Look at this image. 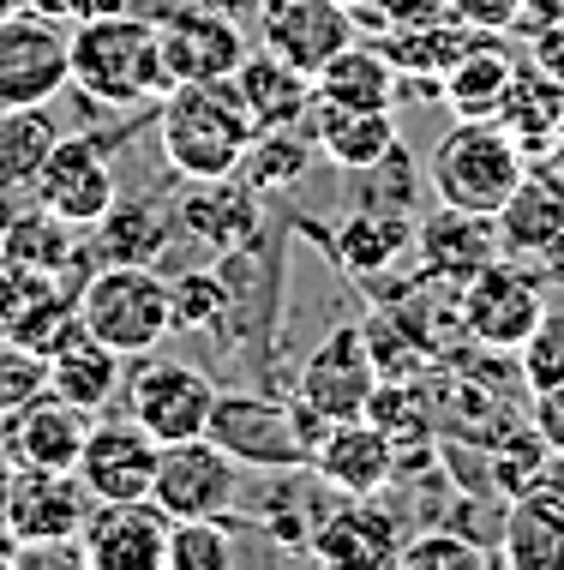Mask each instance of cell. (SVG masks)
<instances>
[{
    "mask_svg": "<svg viewBox=\"0 0 564 570\" xmlns=\"http://www.w3.org/2000/svg\"><path fill=\"white\" fill-rule=\"evenodd\" d=\"M343 7H355V12H360V7H367V0H343Z\"/></svg>",
    "mask_w": 564,
    "mask_h": 570,
    "instance_id": "obj_48",
    "label": "cell"
},
{
    "mask_svg": "<svg viewBox=\"0 0 564 570\" xmlns=\"http://www.w3.org/2000/svg\"><path fill=\"white\" fill-rule=\"evenodd\" d=\"M24 7V0H0V19H7V12H19Z\"/></svg>",
    "mask_w": 564,
    "mask_h": 570,
    "instance_id": "obj_47",
    "label": "cell"
},
{
    "mask_svg": "<svg viewBox=\"0 0 564 570\" xmlns=\"http://www.w3.org/2000/svg\"><path fill=\"white\" fill-rule=\"evenodd\" d=\"M60 127L49 120V102H24V109H7L0 102V187H30L37 168L49 163Z\"/></svg>",
    "mask_w": 564,
    "mask_h": 570,
    "instance_id": "obj_35",
    "label": "cell"
},
{
    "mask_svg": "<svg viewBox=\"0 0 564 570\" xmlns=\"http://www.w3.org/2000/svg\"><path fill=\"white\" fill-rule=\"evenodd\" d=\"M373 391H378V361L367 348V331H355V325L330 331L325 343L307 354V366H300V379H295V396L307 409H318L325 421H355V414H367Z\"/></svg>",
    "mask_w": 564,
    "mask_h": 570,
    "instance_id": "obj_12",
    "label": "cell"
},
{
    "mask_svg": "<svg viewBox=\"0 0 564 570\" xmlns=\"http://www.w3.org/2000/svg\"><path fill=\"white\" fill-rule=\"evenodd\" d=\"M313 97L343 102V109H396V97H403V72L390 67V55L378 49V42L355 37L313 72Z\"/></svg>",
    "mask_w": 564,
    "mask_h": 570,
    "instance_id": "obj_29",
    "label": "cell"
},
{
    "mask_svg": "<svg viewBox=\"0 0 564 570\" xmlns=\"http://www.w3.org/2000/svg\"><path fill=\"white\" fill-rule=\"evenodd\" d=\"M7 481H12V462H0V522H7Z\"/></svg>",
    "mask_w": 564,
    "mask_h": 570,
    "instance_id": "obj_46",
    "label": "cell"
},
{
    "mask_svg": "<svg viewBox=\"0 0 564 570\" xmlns=\"http://www.w3.org/2000/svg\"><path fill=\"white\" fill-rule=\"evenodd\" d=\"M85 235H90V258H97V265H157V258L169 253V240L180 235V223H175L169 205L115 198V205L102 210V223L85 228Z\"/></svg>",
    "mask_w": 564,
    "mask_h": 570,
    "instance_id": "obj_25",
    "label": "cell"
},
{
    "mask_svg": "<svg viewBox=\"0 0 564 570\" xmlns=\"http://www.w3.org/2000/svg\"><path fill=\"white\" fill-rule=\"evenodd\" d=\"M169 511L157 499H102L79 522L85 570H162L169 552Z\"/></svg>",
    "mask_w": 564,
    "mask_h": 570,
    "instance_id": "obj_10",
    "label": "cell"
},
{
    "mask_svg": "<svg viewBox=\"0 0 564 570\" xmlns=\"http://www.w3.org/2000/svg\"><path fill=\"white\" fill-rule=\"evenodd\" d=\"M180 235L217 246V253H240L258 235V193L247 187V175H217V180H187L175 205Z\"/></svg>",
    "mask_w": 564,
    "mask_h": 570,
    "instance_id": "obj_21",
    "label": "cell"
},
{
    "mask_svg": "<svg viewBox=\"0 0 564 570\" xmlns=\"http://www.w3.org/2000/svg\"><path fill=\"white\" fill-rule=\"evenodd\" d=\"M0 253L19 258V265H37L72 283V276H90V253H85V228L60 223L55 210L30 205V210H7L0 217Z\"/></svg>",
    "mask_w": 564,
    "mask_h": 570,
    "instance_id": "obj_28",
    "label": "cell"
},
{
    "mask_svg": "<svg viewBox=\"0 0 564 570\" xmlns=\"http://www.w3.org/2000/svg\"><path fill=\"white\" fill-rule=\"evenodd\" d=\"M72 85V30L55 24L49 12L19 7L0 19V102H55Z\"/></svg>",
    "mask_w": 564,
    "mask_h": 570,
    "instance_id": "obj_7",
    "label": "cell"
},
{
    "mask_svg": "<svg viewBox=\"0 0 564 570\" xmlns=\"http://www.w3.org/2000/svg\"><path fill=\"white\" fill-rule=\"evenodd\" d=\"M528 67L546 72L553 85H564V19H546L528 30Z\"/></svg>",
    "mask_w": 564,
    "mask_h": 570,
    "instance_id": "obj_43",
    "label": "cell"
},
{
    "mask_svg": "<svg viewBox=\"0 0 564 570\" xmlns=\"http://www.w3.org/2000/svg\"><path fill=\"white\" fill-rule=\"evenodd\" d=\"M120 391H127V414L157 444L198 439L210 426V409H217V384H210L205 366L157 361V354H145V366H132Z\"/></svg>",
    "mask_w": 564,
    "mask_h": 570,
    "instance_id": "obj_8",
    "label": "cell"
},
{
    "mask_svg": "<svg viewBox=\"0 0 564 570\" xmlns=\"http://www.w3.org/2000/svg\"><path fill=\"white\" fill-rule=\"evenodd\" d=\"M258 120L247 115L235 79H198V85H175L157 109V138H162V163L180 180H217V175H240L247 163Z\"/></svg>",
    "mask_w": 564,
    "mask_h": 570,
    "instance_id": "obj_1",
    "label": "cell"
},
{
    "mask_svg": "<svg viewBox=\"0 0 564 570\" xmlns=\"http://www.w3.org/2000/svg\"><path fill=\"white\" fill-rule=\"evenodd\" d=\"M162 37V72L175 85H198V79H235V67L247 60V30H240L228 12L210 7H180L157 24Z\"/></svg>",
    "mask_w": 564,
    "mask_h": 570,
    "instance_id": "obj_16",
    "label": "cell"
},
{
    "mask_svg": "<svg viewBox=\"0 0 564 570\" xmlns=\"http://www.w3.org/2000/svg\"><path fill=\"white\" fill-rule=\"evenodd\" d=\"M498 258V223L481 210L438 205L426 223H415V265L426 283H456L463 288L481 265Z\"/></svg>",
    "mask_w": 564,
    "mask_h": 570,
    "instance_id": "obj_20",
    "label": "cell"
},
{
    "mask_svg": "<svg viewBox=\"0 0 564 570\" xmlns=\"http://www.w3.org/2000/svg\"><path fill=\"white\" fill-rule=\"evenodd\" d=\"M79 325L102 336L115 354L139 361L162 336H175L169 276H157V265H90L79 283Z\"/></svg>",
    "mask_w": 564,
    "mask_h": 570,
    "instance_id": "obj_3",
    "label": "cell"
},
{
    "mask_svg": "<svg viewBox=\"0 0 564 570\" xmlns=\"http://www.w3.org/2000/svg\"><path fill=\"white\" fill-rule=\"evenodd\" d=\"M396 469H403L396 439L378 421H367V414H355V421H330V433L318 439V451H313L318 487L343 492V499H373V492H385L396 481Z\"/></svg>",
    "mask_w": 564,
    "mask_h": 570,
    "instance_id": "obj_19",
    "label": "cell"
},
{
    "mask_svg": "<svg viewBox=\"0 0 564 570\" xmlns=\"http://www.w3.org/2000/svg\"><path fill=\"white\" fill-rule=\"evenodd\" d=\"M157 451H162V444L150 439L132 414H120V421H102V414H97L72 469H79L90 504H102V499H150V481H157Z\"/></svg>",
    "mask_w": 564,
    "mask_h": 570,
    "instance_id": "obj_15",
    "label": "cell"
},
{
    "mask_svg": "<svg viewBox=\"0 0 564 570\" xmlns=\"http://www.w3.org/2000/svg\"><path fill=\"white\" fill-rule=\"evenodd\" d=\"M528 175V150L486 120H456V127L438 138L433 163H426V187L438 193V205L456 210H481V217H498V205L516 193V180Z\"/></svg>",
    "mask_w": 564,
    "mask_h": 570,
    "instance_id": "obj_4",
    "label": "cell"
},
{
    "mask_svg": "<svg viewBox=\"0 0 564 570\" xmlns=\"http://www.w3.org/2000/svg\"><path fill=\"white\" fill-rule=\"evenodd\" d=\"M498 559L511 570H564V492L528 487L505 511Z\"/></svg>",
    "mask_w": 564,
    "mask_h": 570,
    "instance_id": "obj_31",
    "label": "cell"
},
{
    "mask_svg": "<svg viewBox=\"0 0 564 570\" xmlns=\"http://www.w3.org/2000/svg\"><path fill=\"white\" fill-rule=\"evenodd\" d=\"M451 19L468 24V30H511L523 24V0H451Z\"/></svg>",
    "mask_w": 564,
    "mask_h": 570,
    "instance_id": "obj_41",
    "label": "cell"
},
{
    "mask_svg": "<svg viewBox=\"0 0 564 570\" xmlns=\"http://www.w3.org/2000/svg\"><path fill=\"white\" fill-rule=\"evenodd\" d=\"M90 421L97 414L67 403V396L42 391L19 403L12 414H0V456L12 462V469H72L90 439Z\"/></svg>",
    "mask_w": 564,
    "mask_h": 570,
    "instance_id": "obj_14",
    "label": "cell"
},
{
    "mask_svg": "<svg viewBox=\"0 0 564 570\" xmlns=\"http://www.w3.org/2000/svg\"><path fill=\"white\" fill-rule=\"evenodd\" d=\"M330 258L360 276V283H378L385 271H396V258L415 253V223L408 210H385V205H360L355 217H343L337 235H325Z\"/></svg>",
    "mask_w": 564,
    "mask_h": 570,
    "instance_id": "obj_26",
    "label": "cell"
},
{
    "mask_svg": "<svg viewBox=\"0 0 564 570\" xmlns=\"http://www.w3.org/2000/svg\"><path fill=\"white\" fill-rule=\"evenodd\" d=\"M175 331H217L228 318V283L217 271H192L175 276Z\"/></svg>",
    "mask_w": 564,
    "mask_h": 570,
    "instance_id": "obj_38",
    "label": "cell"
},
{
    "mask_svg": "<svg viewBox=\"0 0 564 570\" xmlns=\"http://www.w3.org/2000/svg\"><path fill=\"white\" fill-rule=\"evenodd\" d=\"M228 564H235L228 517H180V522H169L162 570H228Z\"/></svg>",
    "mask_w": 564,
    "mask_h": 570,
    "instance_id": "obj_36",
    "label": "cell"
},
{
    "mask_svg": "<svg viewBox=\"0 0 564 570\" xmlns=\"http://www.w3.org/2000/svg\"><path fill=\"white\" fill-rule=\"evenodd\" d=\"M318 145L307 127H258L253 145H247V163H240V175H247V187L265 198V193H288L300 187V175L313 168Z\"/></svg>",
    "mask_w": 564,
    "mask_h": 570,
    "instance_id": "obj_33",
    "label": "cell"
},
{
    "mask_svg": "<svg viewBox=\"0 0 564 570\" xmlns=\"http://www.w3.org/2000/svg\"><path fill=\"white\" fill-rule=\"evenodd\" d=\"M396 547H403V517L385 511L378 492L373 499H343L337 492V504L313 522L307 541L318 564H343V570H385L396 564Z\"/></svg>",
    "mask_w": 564,
    "mask_h": 570,
    "instance_id": "obj_18",
    "label": "cell"
},
{
    "mask_svg": "<svg viewBox=\"0 0 564 570\" xmlns=\"http://www.w3.org/2000/svg\"><path fill=\"white\" fill-rule=\"evenodd\" d=\"M360 12H373L385 24H426V19H451V0H367Z\"/></svg>",
    "mask_w": 564,
    "mask_h": 570,
    "instance_id": "obj_44",
    "label": "cell"
},
{
    "mask_svg": "<svg viewBox=\"0 0 564 570\" xmlns=\"http://www.w3.org/2000/svg\"><path fill=\"white\" fill-rule=\"evenodd\" d=\"M516 361H523L528 391H541V384H564V306H546L541 325L528 331V343L516 348Z\"/></svg>",
    "mask_w": 564,
    "mask_h": 570,
    "instance_id": "obj_40",
    "label": "cell"
},
{
    "mask_svg": "<svg viewBox=\"0 0 564 570\" xmlns=\"http://www.w3.org/2000/svg\"><path fill=\"white\" fill-rule=\"evenodd\" d=\"M150 499L162 504L175 522L180 517H235L240 499V462L222 451L217 439H180L157 451V481H150Z\"/></svg>",
    "mask_w": 564,
    "mask_h": 570,
    "instance_id": "obj_9",
    "label": "cell"
},
{
    "mask_svg": "<svg viewBox=\"0 0 564 570\" xmlns=\"http://www.w3.org/2000/svg\"><path fill=\"white\" fill-rule=\"evenodd\" d=\"M511 79H516V60L493 42V30H468V42L438 72V97L451 102L456 120H486V115H498Z\"/></svg>",
    "mask_w": 564,
    "mask_h": 570,
    "instance_id": "obj_24",
    "label": "cell"
},
{
    "mask_svg": "<svg viewBox=\"0 0 564 570\" xmlns=\"http://www.w3.org/2000/svg\"><path fill=\"white\" fill-rule=\"evenodd\" d=\"M30 198H37L42 210H55L60 223H72V228H97L102 210L120 198V187H115V168H109V157H102L97 138L60 132L49 163H42L37 180H30Z\"/></svg>",
    "mask_w": 564,
    "mask_h": 570,
    "instance_id": "obj_11",
    "label": "cell"
},
{
    "mask_svg": "<svg viewBox=\"0 0 564 570\" xmlns=\"http://www.w3.org/2000/svg\"><path fill=\"white\" fill-rule=\"evenodd\" d=\"M528 426L553 456H564V384H541L535 403H528Z\"/></svg>",
    "mask_w": 564,
    "mask_h": 570,
    "instance_id": "obj_42",
    "label": "cell"
},
{
    "mask_svg": "<svg viewBox=\"0 0 564 570\" xmlns=\"http://www.w3.org/2000/svg\"><path fill=\"white\" fill-rule=\"evenodd\" d=\"M307 132H313L318 157L348 168V175H367V168H378L396 145H403L396 109H343V102H325V97H313Z\"/></svg>",
    "mask_w": 564,
    "mask_h": 570,
    "instance_id": "obj_22",
    "label": "cell"
},
{
    "mask_svg": "<svg viewBox=\"0 0 564 570\" xmlns=\"http://www.w3.org/2000/svg\"><path fill=\"white\" fill-rule=\"evenodd\" d=\"M205 439H217L240 469H258V474L313 469V439L300 433L295 403H277V396H222L217 391Z\"/></svg>",
    "mask_w": 564,
    "mask_h": 570,
    "instance_id": "obj_6",
    "label": "cell"
},
{
    "mask_svg": "<svg viewBox=\"0 0 564 570\" xmlns=\"http://www.w3.org/2000/svg\"><path fill=\"white\" fill-rule=\"evenodd\" d=\"M120 384H127V354H115L102 336H90L85 325L67 331L49 348V391L67 396V403L102 414L120 396Z\"/></svg>",
    "mask_w": 564,
    "mask_h": 570,
    "instance_id": "obj_23",
    "label": "cell"
},
{
    "mask_svg": "<svg viewBox=\"0 0 564 570\" xmlns=\"http://www.w3.org/2000/svg\"><path fill=\"white\" fill-rule=\"evenodd\" d=\"M481 564H493V552L481 541H468L456 529H420V534H403L390 570H481Z\"/></svg>",
    "mask_w": 564,
    "mask_h": 570,
    "instance_id": "obj_37",
    "label": "cell"
},
{
    "mask_svg": "<svg viewBox=\"0 0 564 570\" xmlns=\"http://www.w3.org/2000/svg\"><path fill=\"white\" fill-rule=\"evenodd\" d=\"M7 564H24V541L0 522V570H7Z\"/></svg>",
    "mask_w": 564,
    "mask_h": 570,
    "instance_id": "obj_45",
    "label": "cell"
},
{
    "mask_svg": "<svg viewBox=\"0 0 564 570\" xmlns=\"http://www.w3.org/2000/svg\"><path fill=\"white\" fill-rule=\"evenodd\" d=\"M42 391H49V354H37L30 343L0 331V414H12Z\"/></svg>",
    "mask_w": 564,
    "mask_h": 570,
    "instance_id": "obj_39",
    "label": "cell"
},
{
    "mask_svg": "<svg viewBox=\"0 0 564 570\" xmlns=\"http://www.w3.org/2000/svg\"><path fill=\"white\" fill-rule=\"evenodd\" d=\"M355 7L343 0H258V49L283 55L313 79L343 42H355Z\"/></svg>",
    "mask_w": 564,
    "mask_h": 570,
    "instance_id": "obj_13",
    "label": "cell"
},
{
    "mask_svg": "<svg viewBox=\"0 0 564 570\" xmlns=\"http://www.w3.org/2000/svg\"><path fill=\"white\" fill-rule=\"evenodd\" d=\"M72 90H85L102 109H139L169 97L162 72V37L139 12H97L72 24Z\"/></svg>",
    "mask_w": 564,
    "mask_h": 570,
    "instance_id": "obj_2",
    "label": "cell"
},
{
    "mask_svg": "<svg viewBox=\"0 0 564 570\" xmlns=\"http://www.w3.org/2000/svg\"><path fill=\"white\" fill-rule=\"evenodd\" d=\"M463 42H468V24L426 19V24H385L378 49L390 55V67L403 72V90H408V85H438V72L451 67V55Z\"/></svg>",
    "mask_w": 564,
    "mask_h": 570,
    "instance_id": "obj_32",
    "label": "cell"
},
{
    "mask_svg": "<svg viewBox=\"0 0 564 570\" xmlns=\"http://www.w3.org/2000/svg\"><path fill=\"white\" fill-rule=\"evenodd\" d=\"M493 120L523 150H535V145H546V138L558 132V120H564V85H553L535 67H516V79H511V90H505V102H498Z\"/></svg>",
    "mask_w": 564,
    "mask_h": 570,
    "instance_id": "obj_34",
    "label": "cell"
},
{
    "mask_svg": "<svg viewBox=\"0 0 564 570\" xmlns=\"http://www.w3.org/2000/svg\"><path fill=\"white\" fill-rule=\"evenodd\" d=\"M235 90L247 102V115L258 127H307L313 109V79L300 67H288L270 49H247V60L235 67Z\"/></svg>",
    "mask_w": 564,
    "mask_h": 570,
    "instance_id": "obj_30",
    "label": "cell"
},
{
    "mask_svg": "<svg viewBox=\"0 0 564 570\" xmlns=\"http://www.w3.org/2000/svg\"><path fill=\"white\" fill-rule=\"evenodd\" d=\"M90 511V492L79 469H12L7 481V529L24 547L79 541V522Z\"/></svg>",
    "mask_w": 564,
    "mask_h": 570,
    "instance_id": "obj_17",
    "label": "cell"
},
{
    "mask_svg": "<svg viewBox=\"0 0 564 570\" xmlns=\"http://www.w3.org/2000/svg\"><path fill=\"white\" fill-rule=\"evenodd\" d=\"M546 313V288L541 276L528 271V258H511L498 253L493 265H481L475 276L463 283V295H456V318H463V331L475 336L481 348H523L528 331L541 325Z\"/></svg>",
    "mask_w": 564,
    "mask_h": 570,
    "instance_id": "obj_5",
    "label": "cell"
},
{
    "mask_svg": "<svg viewBox=\"0 0 564 570\" xmlns=\"http://www.w3.org/2000/svg\"><path fill=\"white\" fill-rule=\"evenodd\" d=\"M558 132H564V120H558Z\"/></svg>",
    "mask_w": 564,
    "mask_h": 570,
    "instance_id": "obj_49",
    "label": "cell"
},
{
    "mask_svg": "<svg viewBox=\"0 0 564 570\" xmlns=\"http://www.w3.org/2000/svg\"><path fill=\"white\" fill-rule=\"evenodd\" d=\"M498 253L511 258H546L564 240V187L541 168L516 180V193L498 205Z\"/></svg>",
    "mask_w": 564,
    "mask_h": 570,
    "instance_id": "obj_27",
    "label": "cell"
}]
</instances>
